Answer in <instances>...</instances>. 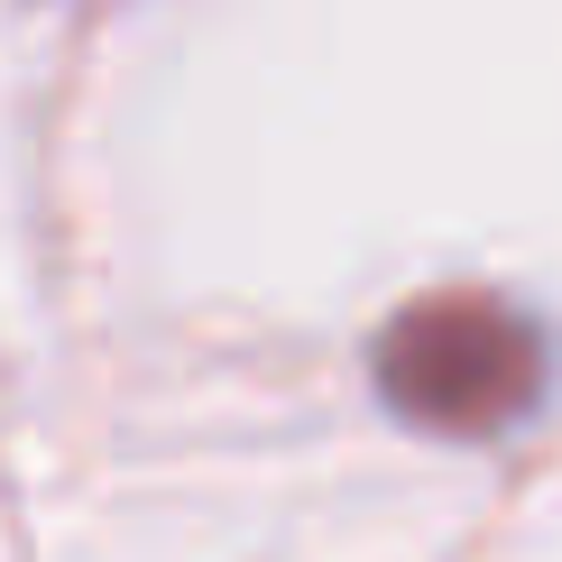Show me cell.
<instances>
[{
  "label": "cell",
  "instance_id": "obj_1",
  "mask_svg": "<svg viewBox=\"0 0 562 562\" xmlns=\"http://www.w3.org/2000/svg\"><path fill=\"white\" fill-rule=\"evenodd\" d=\"M379 387L406 425L498 434L544 387V341L488 295H434L379 333Z\"/></svg>",
  "mask_w": 562,
  "mask_h": 562
}]
</instances>
